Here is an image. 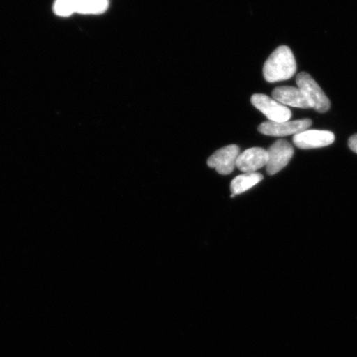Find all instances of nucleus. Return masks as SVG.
<instances>
[{
	"mask_svg": "<svg viewBox=\"0 0 357 357\" xmlns=\"http://www.w3.org/2000/svg\"><path fill=\"white\" fill-rule=\"evenodd\" d=\"M296 58L291 49L280 46L271 53L263 67V75L267 82L275 83L292 78L296 73Z\"/></svg>",
	"mask_w": 357,
	"mask_h": 357,
	"instance_id": "nucleus-1",
	"label": "nucleus"
},
{
	"mask_svg": "<svg viewBox=\"0 0 357 357\" xmlns=\"http://www.w3.org/2000/svg\"><path fill=\"white\" fill-rule=\"evenodd\" d=\"M296 84L298 87L305 93L312 109L319 113H325L329 110L331 104L328 98L310 74L306 73L298 74Z\"/></svg>",
	"mask_w": 357,
	"mask_h": 357,
	"instance_id": "nucleus-2",
	"label": "nucleus"
},
{
	"mask_svg": "<svg viewBox=\"0 0 357 357\" xmlns=\"http://www.w3.org/2000/svg\"><path fill=\"white\" fill-rule=\"evenodd\" d=\"M252 104L271 122H287L292 117V112L287 106L269 96L256 93L252 96Z\"/></svg>",
	"mask_w": 357,
	"mask_h": 357,
	"instance_id": "nucleus-3",
	"label": "nucleus"
},
{
	"mask_svg": "<svg viewBox=\"0 0 357 357\" xmlns=\"http://www.w3.org/2000/svg\"><path fill=\"white\" fill-rule=\"evenodd\" d=\"M312 125L310 119L296 120V121L262 123L258 127V131L267 136L285 137L307 130Z\"/></svg>",
	"mask_w": 357,
	"mask_h": 357,
	"instance_id": "nucleus-4",
	"label": "nucleus"
},
{
	"mask_svg": "<svg viewBox=\"0 0 357 357\" xmlns=\"http://www.w3.org/2000/svg\"><path fill=\"white\" fill-rule=\"evenodd\" d=\"M268 162L266 171L268 175L273 176L287 166L294 155V149L287 141L279 140L267 151Z\"/></svg>",
	"mask_w": 357,
	"mask_h": 357,
	"instance_id": "nucleus-5",
	"label": "nucleus"
},
{
	"mask_svg": "<svg viewBox=\"0 0 357 357\" xmlns=\"http://www.w3.org/2000/svg\"><path fill=\"white\" fill-rule=\"evenodd\" d=\"M240 153V149L236 145L222 147L208 159V166L215 169L221 175H229L234 171Z\"/></svg>",
	"mask_w": 357,
	"mask_h": 357,
	"instance_id": "nucleus-6",
	"label": "nucleus"
},
{
	"mask_svg": "<svg viewBox=\"0 0 357 357\" xmlns=\"http://www.w3.org/2000/svg\"><path fill=\"white\" fill-rule=\"evenodd\" d=\"M334 134L329 131L305 130L294 136V144L301 149H314L333 144Z\"/></svg>",
	"mask_w": 357,
	"mask_h": 357,
	"instance_id": "nucleus-7",
	"label": "nucleus"
},
{
	"mask_svg": "<svg viewBox=\"0 0 357 357\" xmlns=\"http://www.w3.org/2000/svg\"><path fill=\"white\" fill-rule=\"evenodd\" d=\"M267 151L261 147H252L240 153L236 167L245 173H255L259 169L266 167Z\"/></svg>",
	"mask_w": 357,
	"mask_h": 357,
	"instance_id": "nucleus-8",
	"label": "nucleus"
},
{
	"mask_svg": "<svg viewBox=\"0 0 357 357\" xmlns=\"http://www.w3.org/2000/svg\"><path fill=\"white\" fill-rule=\"evenodd\" d=\"M272 97L285 106H291L300 109L312 108L310 102L307 100L305 93L298 87L280 86L275 88L272 92Z\"/></svg>",
	"mask_w": 357,
	"mask_h": 357,
	"instance_id": "nucleus-9",
	"label": "nucleus"
},
{
	"mask_svg": "<svg viewBox=\"0 0 357 357\" xmlns=\"http://www.w3.org/2000/svg\"><path fill=\"white\" fill-rule=\"evenodd\" d=\"M263 180V176L260 173H245L243 175L236 176L231 183V197L243 194L244 192L252 188Z\"/></svg>",
	"mask_w": 357,
	"mask_h": 357,
	"instance_id": "nucleus-10",
	"label": "nucleus"
},
{
	"mask_svg": "<svg viewBox=\"0 0 357 357\" xmlns=\"http://www.w3.org/2000/svg\"><path fill=\"white\" fill-rule=\"evenodd\" d=\"M109 0H78L77 13L79 15H102L108 10Z\"/></svg>",
	"mask_w": 357,
	"mask_h": 357,
	"instance_id": "nucleus-11",
	"label": "nucleus"
},
{
	"mask_svg": "<svg viewBox=\"0 0 357 357\" xmlns=\"http://www.w3.org/2000/svg\"><path fill=\"white\" fill-rule=\"evenodd\" d=\"M78 0H55L53 10L59 17H70L77 13Z\"/></svg>",
	"mask_w": 357,
	"mask_h": 357,
	"instance_id": "nucleus-12",
	"label": "nucleus"
},
{
	"mask_svg": "<svg viewBox=\"0 0 357 357\" xmlns=\"http://www.w3.org/2000/svg\"><path fill=\"white\" fill-rule=\"evenodd\" d=\"M348 146H349L350 149L354 151V153H357V134L351 136L349 138V141H348Z\"/></svg>",
	"mask_w": 357,
	"mask_h": 357,
	"instance_id": "nucleus-13",
	"label": "nucleus"
}]
</instances>
